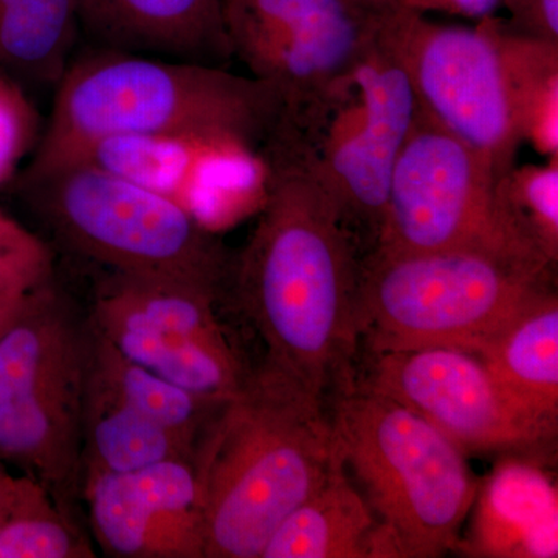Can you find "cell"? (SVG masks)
<instances>
[{"label":"cell","instance_id":"obj_6","mask_svg":"<svg viewBox=\"0 0 558 558\" xmlns=\"http://www.w3.org/2000/svg\"><path fill=\"white\" fill-rule=\"evenodd\" d=\"M549 281L483 253H368L360 259L359 336L373 354L438 347L476 354Z\"/></svg>","mask_w":558,"mask_h":558},{"label":"cell","instance_id":"obj_9","mask_svg":"<svg viewBox=\"0 0 558 558\" xmlns=\"http://www.w3.org/2000/svg\"><path fill=\"white\" fill-rule=\"evenodd\" d=\"M377 24L398 53L418 113L490 163L499 178L521 145L494 16L475 27L442 25L388 3Z\"/></svg>","mask_w":558,"mask_h":558},{"label":"cell","instance_id":"obj_10","mask_svg":"<svg viewBox=\"0 0 558 558\" xmlns=\"http://www.w3.org/2000/svg\"><path fill=\"white\" fill-rule=\"evenodd\" d=\"M233 57L270 84L300 134L357 64L376 10L354 0H220Z\"/></svg>","mask_w":558,"mask_h":558},{"label":"cell","instance_id":"obj_4","mask_svg":"<svg viewBox=\"0 0 558 558\" xmlns=\"http://www.w3.org/2000/svg\"><path fill=\"white\" fill-rule=\"evenodd\" d=\"M13 189L54 242L108 271L196 286L219 295L233 256L189 209L94 161Z\"/></svg>","mask_w":558,"mask_h":558},{"label":"cell","instance_id":"obj_21","mask_svg":"<svg viewBox=\"0 0 558 558\" xmlns=\"http://www.w3.org/2000/svg\"><path fill=\"white\" fill-rule=\"evenodd\" d=\"M75 0H0V73L57 87L78 46Z\"/></svg>","mask_w":558,"mask_h":558},{"label":"cell","instance_id":"obj_20","mask_svg":"<svg viewBox=\"0 0 558 558\" xmlns=\"http://www.w3.org/2000/svg\"><path fill=\"white\" fill-rule=\"evenodd\" d=\"M86 368L112 395L175 436L194 454L197 440L227 400L194 395L128 359L87 322Z\"/></svg>","mask_w":558,"mask_h":558},{"label":"cell","instance_id":"obj_31","mask_svg":"<svg viewBox=\"0 0 558 558\" xmlns=\"http://www.w3.org/2000/svg\"><path fill=\"white\" fill-rule=\"evenodd\" d=\"M0 242L20 245V247H31V245L40 244L44 241L0 209Z\"/></svg>","mask_w":558,"mask_h":558},{"label":"cell","instance_id":"obj_28","mask_svg":"<svg viewBox=\"0 0 558 558\" xmlns=\"http://www.w3.org/2000/svg\"><path fill=\"white\" fill-rule=\"evenodd\" d=\"M389 2L399 9L418 14L446 13L450 16L483 21L495 16L497 10L501 9L502 0H389Z\"/></svg>","mask_w":558,"mask_h":558},{"label":"cell","instance_id":"obj_5","mask_svg":"<svg viewBox=\"0 0 558 558\" xmlns=\"http://www.w3.org/2000/svg\"><path fill=\"white\" fill-rule=\"evenodd\" d=\"M329 421L396 558L457 549L480 487L464 451L414 411L352 381Z\"/></svg>","mask_w":558,"mask_h":558},{"label":"cell","instance_id":"obj_7","mask_svg":"<svg viewBox=\"0 0 558 558\" xmlns=\"http://www.w3.org/2000/svg\"><path fill=\"white\" fill-rule=\"evenodd\" d=\"M499 179L475 150L418 113L392 171L373 252H475L553 275L556 266L510 215Z\"/></svg>","mask_w":558,"mask_h":558},{"label":"cell","instance_id":"obj_23","mask_svg":"<svg viewBox=\"0 0 558 558\" xmlns=\"http://www.w3.org/2000/svg\"><path fill=\"white\" fill-rule=\"evenodd\" d=\"M89 539L43 484L28 481L20 502L0 529V558H89Z\"/></svg>","mask_w":558,"mask_h":558},{"label":"cell","instance_id":"obj_14","mask_svg":"<svg viewBox=\"0 0 558 558\" xmlns=\"http://www.w3.org/2000/svg\"><path fill=\"white\" fill-rule=\"evenodd\" d=\"M89 161L163 194L207 227L227 190L263 185L258 154L197 135L109 138L95 146Z\"/></svg>","mask_w":558,"mask_h":558},{"label":"cell","instance_id":"obj_24","mask_svg":"<svg viewBox=\"0 0 558 558\" xmlns=\"http://www.w3.org/2000/svg\"><path fill=\"white\" fill-rule=\"evenodd\" d=\"M499 191L521 231L557 266L558 156L546 165H515L499 179Z\"/></svg>","mask_w":558,"mask_h":558},{"label":"cell","instance_id":"obj_18","mask_svg":"<svg viewBox=\"0 0 558 558\" xmlns=\"http://www.w3.org/2000/svg\"><path fill=\"white\" fill-rule=\"evenodd\" d=\"M476 355L517 402L546 424L558 422V301L535 296Z\"/></svg>","mask_w":558,"mask_h":558},{"label":"cell","instance_id":"obj_22","mask_svg":"<svg viewBox=\"0 0 558 558\" xmlns=\"http://www.w3.org/2000/svg\"><path fill=\"white\" fill-rule=\"evenodd\" d=\"M494 25L521 143L558 156V43L509 31L501 17L494 16Z\"/></svg>","mask_w":558,"mask_h":558},{"label":"cell","instance_id":"obj_19","mask_svg":"<svg viewBox=\"0 0 558 558\" xmlns=\"http://www.w3.org/2000/svg\"><path fill=\"white\" fill-rule=\"evenodd\" d=\"M163 461L193 462V453L170 432L102 387L86 368L81 486L98 473L132 472Z\"/></svg>","mask_w":558,"mask_h":558},{"label":"cell","instance_id":"obj_13","mask_svg":"<svg viewBox=\"0 0 558 558\" xmlns=\"http://www.w3.org/2000/svg\"><path fill=\"white\" fill-rule=\"evenodd\" d=\"M102 549L123 558H204V527L193 462L163 461L83 481Z\"/></svg>","mask_w":558,"mask_h":558},{"label":"cell","instance_id":"obj_11","mask_svg":"<svg viewBox=\"0 0 558 558\" xmlns=\"http://www.w3.org/2000/svg\"><path fill=\"white\" fill-rule=\"evenodd\" d=\"M218 295L182 282L105 271L89 323L143 368L194 395L236 396L247 379L216 318Z\"/></svg>","mask_w":558,"mask_h":558},{"label":"cell","instance_id":"obj_16","mask_svg":"<svg viewBox=\"0 0 558 558\" xmlns=\"http://www.w3.org/2000/svg\"><path fill=\"white\" fill-rule=\"evenodd\" d=\"M472 529L457 549L473 557L556 558L558 494L531 459L508 457L478 487Z\"/></svg>","mask_w":558,"mask_h":558},{"label":"cell","instance_id":"obj_32","mask_svg":"<svg viewBox=\"0 0 558 558\" xmlns=\"http://www.w3.org/2000/svg\"><path fill=\"white\" fill-rule=\"evenodd\" d=\"M360 5L366 7V9H380V7L388 5L389 0H354Z\"/></svg>","mask_w":558,"mask_h":558},{"label":"cell","instance_id":"obj_8","mask_svg":"<svg viewBox=\"0 0 558 558\" xmlns=\"http://www.w3.org/2000/svg\"><path fill=\"white\" fill-rule=\"evenodd\" d=\"M417 117L409 75L374 16L362 57L317 119L301 134L288 132L339 209L360 256L376 247L392 171Z\"/></svg>","mask_w":558,"mask_h":558},{"label":"cell","instance_id":"obj_2","mask_svg":"<svg viewBox=\"0 0 558 558\" xmlns=\"http://www.w3.org/2000/svg\"><path fill=\"white\" fill-rule=\"evenodd\" d=\"M54 87L27 167L38 179L89 161L109 138L197 135L263 154L284 123L278 92L253 76L197 62L87 47Z\"/></svg>","mask_w":558,"mask_h":558},{"label":"cell","instance_id":"obj_17","mask_svg":"<svg viewBox=\"0 0 558 558\" xmlns=\"http://www.w3.org/2000/svg\"><path fill=\"white\" fill-rule=\"evenodd\" d=\"M396 558L344 465L279 524L260 558Z\"/></svg>","mask_w":558,"mask_h":558},{"label":"cell","instance_id":"obj_15","mask_svg":"<svg viewBox=\"0 0 558 558\" xmlns=\"http://www.w3.org/2000/svg\"><path fill=\"white\" fill-rule=\"evenodd\" d=\"M87 47L227 68L233 60L220 0H75Z\"/></svg>","mask_w":558,"mask_h":558},{"label":"cell","instance_id":"obj_30","mask_svg":"<svg viewBox=\"0 0 558 558\" xmlns=\"http://www.w3.org/2000/svg\"><path fill=\"white\" fill-rule=\"evenodd\" d=\"M39 290L32 293L0 292V337L25 314Z\"/></svg>","mask_w":558,"mask_h":558},{"label":"cell","instance_id":"obj_1","mask_svg":"<svg viewBox=\"0 0 558 558\" xmlns=\"http://www.w3.org/2000/svg\"><path fill=\"white\" fill-rule=\"evenodd\" d=\"M260 161L258 220L229 282L266 343V365L323 400L351 384L362 256L292 138L270 140Z\"/></svg>","mask_w":558,"mask_h":558},{"label":"cell","instance_id":"obj_27","mask_svg":"<svg viewBox=\"0 0 558 558\" xmlns=\"http://www.w3.org/2000/svg\"><path fill=\"white\" fill-rule=\"evenodd\" d=\"M508 20H502L509 31L558 43V0H502Z\"/></svg>","mask_w":558,"mask_h":558},{"label":"cell","instance_id":"obj_25","mask_svg":"<svg viewBox=\"0 0 558 558\" xmlns=\"http://www.w3.org/2000/svg\"><path fill=\"white\" fill-rule=\"evenodd\" d=\"M40 119L27 92L0 73V189L16 178L21 161L38 143Z\"/></svg>","mask_w":558,"mask_h":558},{"label":"cell","instance_id":"obj_12","mask_svg":"<svg viewBox=\"0 0 558 558\" xmlns=\"http://www.w3.org/2000/svg\"><path fill=\"white\" fill-rule=\"evenodd\" d=\"M374 355L363 387L414 411L464 453L524 454L556 440V425L524 410L473 352L438 347Z\"/></svg>","mask_w":558,"mask_h":558},{"label":"cell","instance_id":"obj_29","mask_svg":"<svg viewBox=\"0 0 558 558\" xmlns=\"http://www.w3.org/2000/svg\"><path fill=\"white\" fill-rule=\"evenodd\" d=\"M31 476H14L11 475L9 470L3 468L0 462V529L10 519L14 508L22 495H24L25 488L28 486Z\"/></svg>","mask_w":558,"mask_h":558},{"label":"cell","instance_id":"obj_3","mask_svg":"<svg viewBox=\"0 0 558 558\" xmlns=\"http://www.w3.org/2000/svg\"><path fill=\"white\" fill-rule=\"evenodd\" d=\"M343 465L322 400L264 363L193 454L204 558H260L274 532Z\"/></svg>","mask_w":558,"mask_h":558},{"label":"cell","instance_id":"obj_26","mask_svg":"<svg viewBox=\"0 0 558 558\" xmlns=\"http://www.w3.org/2000/svg\"><path fill=\"white\" fill-rule=\"evenodd\" d=\"M51 282L53 255L46 242L31 247L0 242V292L32 293Z\"/></svg>","mask_w":558,"mask_h":558}]
</instances>
